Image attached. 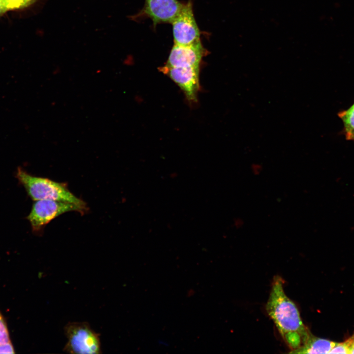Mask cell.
I'll use <instances>...</instances> for the list:
<instances>
[{
	"label": "cell",
	"instance_id": "cell-1",
	"mask_svg": "<svg viewBox=\"0 0 354 354\" xmlns=\"http://www.w3.org/2000/svg\"><path fill=\"white\" fill-rule=\"evenodd\" d=\"M283 285L280 276L273 277L266 309L283 339L294 350L301 346L311 333L302 322L295 304L285 294Z\"/></svg>",
	"mask_w": 354,
	"mask_h": 354
},
{
	"label": "cell",
	"instance_id": "cell-14",
	"mask_svg": "<svg viewBox=\"0 0 354 354\" xmlns=\"http://www.w3.org/2000/svg\"><path fill=\"white\" fill-rule=\"evenodd\" d=\"M15 351L11 342L0 343V354H15Z\"/></svg>",
	"mask_w": 354,
	"mask_h": 354
},
{
	"label": "cell",
	"instance_id": "cell-3",
	"mask_svg": "<svg viewBox=\"0 0 354 354\" xmlns=\"http://www.w3.org/2000/svg\"><path fill=\"white\" fill-rule=\"evenodd\" d=\"M88 209V207L70 203L49 199L39 200L33 204L27 218L32 232L39 234L43 232L48 224L59 216L70 211L84 214Z\"/></svg>",
	"mask_w": 354,
	"mask_h": 354
},
{
	"label": "cell",
	"instance_id": "cell-12",
	"mask_svg": "<svg viewBox=\"0 0 354 354\" xmlns=\"http://www.w3.org/2000/svg\"><path fill=\"white\" fill-rule=\"evenodd\" d=\"M352 339L351 336L342 342H336L329 354H351Z\"/></svg>",
	"mask_w": 354,
	"mask_h": 354
},
{
	"label": "cell",
	"instance_id": "cell-16",
	"mask_svg": "<svg viewBox=\"0 0 354 354\" xmlns=\"http://www.w3.org/2000/svg\"><path fill=\"white\" fill-rule=\"evenodd\" d=\"M7 9L1 4H0V15L5 12Z\"/></svg>",
	"mask_w": 354,
	"mask_h": 354
},
{
	"label": "cell",
	"instance_id": "cell-4",
	"mask_svg": "<svg viewBox=\"0 0 354 354\" xmlns=\"http://www.w3.org/2000/svg\"><path fill=\"white\" fill-rule=\"evenodd\" d=\"M67 339L63 350L71 354H100L99 335L86 322H71L65 326Z\"/></svg>",
	"mask_w": 354,
	"mask_h": 354
},
{
	"label": "cell",
	"instance_id": "cell-6",
	"mask_svg": "<svg viewBox=\"0 0 354 354\" xmlns=\"http://www.w3.org/2000/svg\"><path fill=\"white\" fill-rule=\"evenodd\" d=\"M200 67L162 66L160 71L168 75L181 89L190 102H196L200 88Z\"/></svg>",
	"mask_w": 354,
	"mask_h": 354
},
{
	"label": "cell",
	"instance_id": "cell-8",
	"mask_svg": "<svg viewBox=\"0 0 354 354\" xmlns=\"http://www.w3.org/2000/svg\"><path fill=\"white\" fill-rule=\"evenodd\" d=\"M206 52L201 42L185 46L174 44L164 66L200 67L202 59Z\"/></svg>",
	"mask_w": 354,
	"mask_h": 354
},
{
	"label": "cell",
	"instance_id": "cell-5",
	"mask_svg": "<svg viewBox=\"0 0 354 354\" xmlns=\"http://www.w3.org/2000/svg\"><path fill=\"white\" fill-rule=\"evenodd\" d=\"M171 24L174 44L185 46L201 42L200 32L194 16L191 0L183 4Z\"/></svg>",
	"mask_w": 354,
	"mask_h": 354
},
{
	"label": "cell",
	"instance_id": "cell-11",
	"mask_svg": "<svg viewBox=\"0 0 354 354\" xmlns=\"http://www.w3.org/2000/svg\"><path fill=\"white\" fill-rule=\"evenodd\" d=\"M36 0H2V5L7 9L13 10L27 7Z\"/></svg>",
	"mask_w": 354,
	"mask_h": 354
},
{
	"label": "cell",
	"instance_id": "cell-15",
	"mask_svg": "<svg viewBox=\"0 0 354 354\" xmlns=\"http://www.w3.org/2000/svg\"><path fill=\"white\" fill-rule=\"evenodd\" d=\"M351 336L352 338V347H351V354H354V333L353 334V335Z\"/></svg>",
	"mask_w": 354,
	"mask_h": 354
},
{
	"label": "cell",
	"instance_id": "cell-2",
	"mask_svg": "<svg viewBox=\"0 0 354 354\" xmlns=\"http://www.w3.org/2000/svg\"><path fill=\"white\" fill-rule=\"evenodd\" d=\"M16 177L28 196L34 201L49 199L87 207L83 200L69 190L66 184L31 175L21 167L18 168Z\"/></svg>",
	"mask_w": 354,
	"mask_h": 354
},
{
	"label": "cell",
	"instance_id": "cell-7",
	"mask_svg": "<svg viewBox=\"0 0 354 354\" xmlns=\"http://www.w3.org/2000/svg\"><path fill=\"white\" fill-rule=\"evenodd\" d=\"M183 4L177 0H146L142 15L150 18L154 26L171 23Z\"/></svg>",
	"mask_w": 354,
	"mask_h": 354
},
{
	"label": "cell",
	"instance_id": "cell-10",
	"mask_svg": "<svg viewBox=\"0 0 354 354\" xmlns=\"http://www.w3.org/2000/svg\"><path fill=\"white\" fill-rule=\"evenodd\" d=\"M338 116L343 121L346 139L354 140V103L348 109L340 112Z\"/></svg>",
	"mask_w": 354,
	"mask_h": 354
},
{
	"label": "cell",
	"instance_id": "cell-13",
	"mask_svg": "<svg viewBox=\"0 0 354 354\" xmlns=\"http://www.w3.org/2000/svg\"><path fill=\"white\" fill-rule=\"evenodd\" d=\"M11 342L6 321L0 311V343Z\"/></svg>",
	"mask_w": 354,
	"mask_h": 354
},
{
	"label": "cell",
	"instance_id": "cell-9",
	"mask_svg": "<svg viewBox=\"0 0 354 354\" xmlns=\"http://www.w3.org/2000/svg\"><path fill=\"white\" fill-rule=\"evenodd\" d=\"M336 342L311 334L299 348L292 350V354H329Z\"/></svg>",
	"mask_w": 354,
	"mask_h": 354
},
{
	"label": "cell",
	"instance_id": "cell-17",
	"mask_svg": "<svg viewBox=\"0 0 354 354\" xmlns=\"http://www.w3.org/2000/svg\"><path fill=\"white\" fill-rule=\"evenodd\" d=\"M0 4H1L2 5H2V0H0Z\"/></svg>",
	"mask_w": 354,
	"mask_h": 354
}]
</instances>
